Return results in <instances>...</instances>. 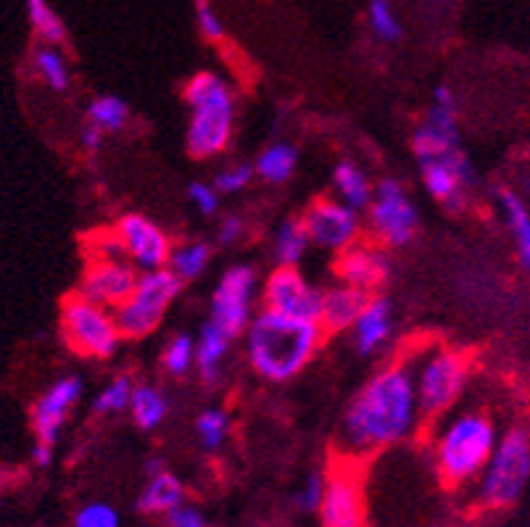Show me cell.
<instances>
[{
    "label": "cell",
    "instance_id": "cell-31",
    "mask_svg": "<svg viewBox=\"0 0 530 527\" xmlns=\"http://www.w3.org/2000/svg\"><path fill=\"white\" fill-rule=\"evenodd\" d=\"M85 116H88V124L98 127L103 135H109V132L124 130V124L130 119V106L119 95H98L90 101Z\"/></svg>",
    "mask_w": 530,
    "mask_h": 527
},
{
    "label": "cell",
    "instance_id": "cell-27",
    "mask_svg": "<svg viewBox=\"0 0 530 527\" xmlns=\"http://www.w3.org/2000/svg\"><path fill=\"white\" fill-rule=\"evenodd\" d=\"M298 167V151L291 143H269L254 161L259 180L269 185H283L293 177Z\"/></svg>",
    "mask_w": 530,
    "mask_h": 527
},
{
    "label": "cell",
    "instance_id": "cell-34",
    "mask_svg": "<svg viewBox=\"0 0 530 527\" xmlns=\"http://www.w3.org/2000/svg\"><path fill=\"white\" fill-rule=\"evenodd\" d=\"M132 393H135V383L130 375H117L114 380L103 385L101 393L95 396L93 412L95 414H119L130 412Z\"/></svg>",
    "mask_w": 530,
    "mask_h": 527
},
{
    "label": "cell",
    "instance_id": "cell-2",
    "mask_svg": "<svg viewBox=\"0 0 530 527\" xmlns=\"http://www.w3.org/2000/svg\"><path fill=\"white\" fill-rule=\"evenodd\" d=\"M243 335L248 364L269 383H288L301 375L327 338L317 319L291 317L272 309L259 311Z\"/></svg>",
    "mask_w": 530,
    "mask_h": 527
},
{
    "label": "cell",
    "instance_id": "cell-23",
    "mask_svg": "<svg viewBox=\"0 0 530 527\" xmlns=\"http://www.w3.org/2000/svg\"><path fill=\"white\" fill-rule=\"evenodd\" d=\"M333 190L351 209L367 211L375 195V185L356 161H338L333 167Z\"/></svg>",
    "mask_w": 530,
    "mask_h": 527
},
{
    "label": "cell",
    "instance_id": "cell-30",
    "mask_svg": "<svg viewBox=\"0 0 530 527\" xmlns=\"http://www.w3.org/2000/svg\"><path fill=\"white\" fill-rule=\"evenodd\" d=\"M211 261V246L204 240H190L182 246L172 248L169 256V269L180 277L182 282H193L204 275Z\"/></svg>",
    "mask_w": 530,
    "mask_h": 527
},
{
    "label": "cell",
    "instance_id": "cell-44",
    "mask_svg": "<svg viewBox=\"0 0 530 527\" xmlns=\"http://www.w3.org/2000/svg\"><path fill=\"white\" fill-rule=\"evenodd\" d=\"M80 143L88 153H98L103 148V132L98 130V127H93V124H88V127L82 130Z\"/></svg>",
    "mask_w": 530,
    "mask_h": 527
},
{
    "label": "cell",
    "instance_id": "cell-15",
    "mask_svg": "<svg viewBox=\"0 0 530 527\" xmlns=\"http://www.w3.org/2000/svg\"><path fill=\"white\" fill-rule=\"evenodd\" d=\"M262 301L264 309L320 322L322 290L314 288L298 267H277L264 282Z\"/></svg>",
    "mask_w": 530,
    "mask_h": 527
},
{
    "label": "cell",
    "instance_id": "cell-21",
    "mask_svg": "<svg viewBox=\"0 0 530 527\" xmlns=\"http://www.w3.org/2000/svg\"><path fill=\"white\" fill-rule=\"evenodd\" d=\"M372 293L362 288H354L349 282L333 285L330 290H322V314L320 325L325 327L327 335L349 333L356 317L362 314Z\"/></svg>",
    "mask_w": 530,
    "mask_h": 527
},
{
    "label": "cell",
    "instance_id": "cell-22",
    "mask_svg": "<svg viewBox=\"0 0 530 527\" xmlns=\"http://www.w3.org/2000/svg\"><path fill=\"white\" fill-rule=\"evenodd\" d=\"M233 335L225 333L217 322H206L196 338V372L204 385H217L222 380V364L230 354Z\"/></svg>",
    "mask_w": 530,
    "mask_h": 527
},
{
    "label": "cell",
    "instance_id": "cell-14",
    "mask_svg": "<svg viewBox=\"0 0 530 527\" xmlns=\"http://www.w3.org/2000/svg\"><path fill=\"white\" fill-rule=\"evenodd\" d=\"M320 517L325 527H364L367 506L359 472L351 464H338L330 470L322 493Z\"/></svg>",
    "mask_w": 530,
    "mask_h": 527
},
{
    "label": "cell",
    "instance_id": "cell-5",
    "mask_svg": "<svg viewBox=\"0 0 530 527\" xmlns=\"http://www.w3.org/2000/svg\"><path fill=\"white\" fill-rule=\"evenodd\" d=\"M414 385L422 417L436 419L451 412L470 380V359L449 346H430L412 356Z\"/></svg>",
    "mask_w": 530,
    "mask_h": 527
},
{
    "label": "cell",
    "instance_id": "cell-9",
    "mask_svg": "<svg viewBox=\"0 0 530 527\" xmlns=\"http://www.w3.org/2000/svg\"><path fill=\"white\" fill-rule=\"evenodd\" d=\"M367 219L375 238L388 248H404L412 243L420 227V211L399 180H380L375 185Z\"/></svg>",
    "mask_w": 530,
    "mask_h": 527
},
{
    "label": "cell",
    "instance_id": "cell-7",
    "mask_svg": "<svg viewBox=\"0 0 530 527\" xmlns=\"http://www.w3.org/2000/svg\"><path fill=\"white\" fill-rule=\"evenodd\" d=\"M61 330L72 351L88 359H109L124 340L114 309L95 304L82 293L66 298L61 306Z\"/></svg>",
    "mask_w": 530,
    "mask_h": 527
},
{
    "label": "cell",
    "instance_id": "cell-19",
    "mask_svg": "<svg viewBox=\"0 0 530 527\" xmlns=\"http://www.w3.org/2000/svg\"><path fill=\"white\" fill-rule=\"evenodd\" d=\"M391 269V259L385 248L362 243V240H356L354 246L338 253L335 259V275L341 277V282H349L367 293L383 288L391 277Z\"/></svg>",
    "mask_w": 530,
    "mask_h": 527
},
{
    "label": "cell",
    "instance_id": "cell-37",
    "mask_svg": "<svg viewBox=\"0 0 530 527\" xmlns=\"http://www.w3.org/2000/svg\"><path fill=\"white\" fill-rule=\"evenodd\" d=\"M254 164H230V167L219 169L217 177H214V188L219 190V193L225 195H233V193H240V190H246L248 185H251V180H254Z\"/></svg>",
    "mask_w": 530,
    "mask_h": 527
},
{
    "label": "cell",
    "instance_id": "cell-6",
    "mask_svg": "<svg viewBox=\"0 0 530 527\" xmlns=\"http://www.w3.org/2000/svg\"><path fill=\"white\" fill-rule=\"evenodd\" d=\"M182 293V280L169 267L140 272L138 285L122 306L114 309L124 340H140L151 335L167 317L169 306Z\"/></svg>",
    "mask_w": 530,
    "mask_h": 527
},
{
    "label": "cell",
    "instance_id": "cell-12",
    "mask_svg": "<svg viewBox=\"0 0 530 527\" xmlns=\"http://www.w3.org/2000/svg\"><path fill=\"white\" fill-rule=\"evenodd\" d=\"M304 227L309 243L322 251L341 253L351 248L362 235L359 211L351 209L341 198H317L304 211Z\"/></svg>",
    "mask_w": 530,
    "mask_h": 527
},
{
    "label": "cell",
    "instance_id": "cell-1",
    "mask_svg": "<svg viewBox=\"0 0 530 527\" xmlns=\"http://www.w3.org/2000/svg\"><path fill=\"white\" fill-rule=\"evenodd\" d=\"M422 417L412 361H391L351 398L343 414L341 443L346 456L380 454L407 441Z\"/></svg>",
    "mask_w": 530,
    "mask_h": 527
},
{
    "label": "cell",
    "instance_id": "cell-8",
    "mask_svg": "<svg viewBox=\"0 0 530 527\" xmlns=\"http://www.w3.org/2000/svg\"><path fill=\"white\" fill-rule=\"evenodd\" d=\"M530 480V435L512 427L491 454L480 480V499L488 506H509L520 499Z\"/></svg>",
    "mask_w": 530,
    "mask_h": 527
},
{
    "label": "cell",
    "instance_id": "cell-40",
    "mask_svg": "<svg viewBox=\"0 0 530 527\" xmlns=\"http://www.w3.org/2000/svg\"><path fill=\"white\" fill-rule=\"evenodd\" d=\"M74 527H119V514L109 504H88L77 512Z\"/></svg>",
    "mask_w": 530,
    "mask_h": 527
},
{
    "label": "cell",
    "instance_id": "cell-39",
    "mask_svg": "<svg viewBox=\"0 0 530 527\" xmlns=\"http://www.w3.org/2000/svg\"><path fill=\"white\" fill-rule=\"evenodd\" d=\"M219 190L214 188V182H190L188 185V201L196 206L198 214L204 217H214L219 211Z\"/></svg>",
    "mask_w": 530,
    "mask_h": 527
},
{
    "label": "cell",
    "instance_id": "cell-4",
    "mask_svg": "<svg viewBox=\"0 0 530 527\" xmlns=\"http://www.w3.org/2000/svg\"><path fill=\"white\" fill-rule=\"evenodd\" d=\"M494 451V422L488 414L475 412V409H467V412L446 419V425L438 430L436 446H433L438 475L451 488L472 483L475 477L483 475Z\"/></svg>",
    "mask_w": 530,
    "mask_h": 527
},
{
    "label": "cell",
    "instance_id": "cell-3",
    "mask_svg": "<svg viewBox=\"0 0 530 527\" xmlns=\"http://www.w3.org/2000/svg\"><path fill=\"white\" fill-rule=\"evenodd\" d=\"M190 109L185 145L193 159H217L230 148L235 130V95L219 74L198 72L185 82Z\"/></svg>",
    "mask_w": 530,
    "mask_h": 527
},
{
    "label": "cell",
    "instance_id": "cell-26",
    "mask_svg": "<svg viewBox=\"0 0 530 527\" xmlns=\"http://www.w3.org/2000/svg\"><path fill=\"white\" fill-rule=\"evenodd\" d=\"M130 414L140 430H156L169 417V398L159 385L140 383L135 385L130 401Z\"/></svg>",
    "mask_w": 530,
    "mask_h": 527
},
{
    "label": "cell",
    "instance_id": "cell-25",
    "mask_svg": "<svg viewBox=\"0 0 530 527\" xmlns=\"http://www.w3.org/2000/svg\"><path fill=\"white\" fill-rule=\"evenodd\" d=\"M182 504V483L169 470L148 475V483L138 499V509L146 514H169Z\"/></svg>",
    "mask_w": 530,
    "mask_h": 527
},
{
    "label": "cell",
    "instance_id": "cell-11",
    "mask_svg": "<svg viewBox=\"0 0 530 527\" xmlns=\"http://www.w3.org/2000/svg\"><path fill=\"white\" fill-rule=\"evenodd\" d=\"M459 122H457V95L449 85H438L433 90L425 119L417 124L412 135V151L417 161L441 159L459 151Z\"/></svg>",
    "mask_w": 530,
    "mask_h": 527
},
{
    "label": "cell",
    "instance_id": "cell-16",
    "mask_svg": "<svg viewBox=\"0 0 530 527\" xmlns=\"http://www.w3.org/2000/svg\"><path fill=\"white\" fill-rule=\"evenodd\" d=\"M114 232L122 240L127 259L140 272L169 267V256H172V248L175 246H172L167 232L161 230L156 222H151L143 214H124V217H119Z\"/></svg>",
    "mask_w": 530,
    "mask_h": 527
},
{
    "label": "cell",
    "instance_id": "cell-38",
    "mask_svg": "<svg viewBox=\"0 0 530 527\" xmlns=\"http://www.w3.org/2000/svg\"><path fill=\"white\" fill-rule=\"evenodd\" d=\"M193 11H196V24L201 37L209 40V43H222L225 40V22L219 19L214 3L211 0H196Z\"/></svg>",
    "mask_w": 530,
    "mask_h": 527
},
{
    "label": "cell",
    "instance_id": "cell-33",
    "mask_svg": "<svg viewBox=\"0 0 530 527\" xmlns=\"http://www.w3.org/2000/svg\"><path fill=\"white\" fill-rule=\"evenodd\" d=\"M164 372L172 377H185L190 369H196V338L190 333H177L164 346V356H161Z\"/></svg>",
    "mask_w": 530,
    "mask_h": 527
},
{
    "label": "cell",
    "instance_id": "cell-29",
    "mask_svg": "<svg viewBox=\"0 0 530 527\" xmlns=\"http://www.w3.org/2000/svg\"><path fill=\"white\" fill-rule=\"evenodd\" d=\"M32 69L45 85L51 87L53 93H66L72 85V72L66 64L64 53L59 51V45L40 43L32 51Z\"/></svg>",
    "mask_w": 530,
    "mask_h": 527
},
{
    "label": "cell",
    "instance_id": "cell-42",
    "mask_svg": "<svg viewBox=\"0 0 530 527\" xmlns=\"http://www.w3.org/2000/svg\"><path fill=\"white\" fill-rule=\"evenodd\" d=\"M243 235H246V222H243L240 217H235V214H230V217H225L222 222H219V230H217L219 246H235Z\"/></svg>",
    "mask_w": 530,
    "mask_h": 527
},
{
    "label": "cell",
    "instance_id": "cell-24",
    "mask_svg": "<svg viewBox=\"0 0 530 527\" xmlns=\"http://www.w3.org/2000/svg\"><path fill=\"white\" fill-rule=\"evenodd\" d=\"M309 235H306L304 219L288 217L277 224L275 235H272V256H275L277 267H298L309 251Z\"/></svg>",
    "mask_w": 530,
    "mask_h": 527
},
{
    "label": "cell",
    "instance_id": "cell-36",
    "mask_svg": "<svg viewBox=\"0 0 530 527\" xmlns=\"http://www.w3.org/2000/svg\"><path fill=\"white\" fill-rule=\"evenodd\" d=\"M367 22H370L372 35L378 37L380 43H399L401 40L399 14L393 11L388 0H370V6H367Z\"/></svg>",
    "mask_w": 530,
    "mask_h": 527
},
{
    "label": "cell",
    "instance_id": "cell-35",
    "mask_svg": "<svg viewBox=\"0 0 530 527\" xmlns=\"http://www.w3.org/2000/svg\"><path fill=\"white\" fill-rule=\"evenodd\" d=\"M196 435L201 446L209 448V451H217L230 435V414L225 409H219V406L204 409L196 419Z\"/></svg>",
    "mask_w": 530,
    "mask_h": 527
},
{
    "label": "cell",
    "instance_id": "cell-32",
    "mask_svg": "<svg viewBox=\"0 0 530 527\" xmlns=\"http://www.w3.org/2000/svg\"><path fill=\"white\" fill-rule=\"evenodd\" d=\"M27 16H30L32 29L43 43L61 45L66 40V27L61 16L53 11L51 0H27Z\"/></svg>",
    "mask_w": 530,
    "mask_h": 527
},
{
    "label": "cell",
    "instance_id": "cell-28",
    "mask_svg": "<svg viewBox=\"0 0 530 527\" xmlns=\"http://www.w3.org/2000/svg\"><path fill=\"white\" fill-rule=\"evenodd\" d=\"M501 201V211H504V222H507V230L515 240V251L517 259L523 264L525 269L530 272V211L523 201H520V195L504 193L499 195Z\"/></svg>",
    "mask_w": 530,
    "mask_h": 527
},
{
    "label": "cell",
    "instance_id": "cell-13",
    "mask_svg": "<svg viewBox=\"0 0 530 527\" xmlns=\"http://www.w3.org/2000/svg\"><path fill=\"white\" fill-rule=\"evenodd\" d=\"M420 177L430 198L449 211L465 209L467 193L478 185V172L462 148L441 159L420 161Z\"/></svg>",
    "mask_w": 530,
    "mask_h": 527
},
{
    "label": "cell",
    "instance_id": "cell-17",
    "mask_svg": "<svg viewBox=\"0 0 530 527\" xmlns=\"http://www.w3.org/2000/svg\"><path fill=\"white\" fill-rule=\"evenodd\" d=\"M82 377L66 375L59 377L43 396L37 398L32 406V430H35V441L45 446H56L61 430H64L66 419L82 398Z\"/></svg>",
    "mask_w": 530,
    "mask_h": 527
},
{
    "label": "cell",
    "instance_id": "cell-45",
    "mask_svg": "<svg viewBox=\"0 0 530 527\" xmlns=\"http://www.w3.org/2000/svg\"><path fill=\"white\" fill-rule=\"evenodd\" d=\"M32 459H35L37 467H48L53 459V446H45V443H37L35 441V448H32Z\"/></svg>",
    "mask_w": 530,
    "mask_h": 527
},
{
    "label": "cell",
    "instance_id": "cell-18",
    "mask_svg": "<svg viewBox=\"0 0 530 527\" xmlns=\"http://www.w3.org/2000/svg\"><path fill=\"white\" fill-rule=\"evenodd\" d=\"M140 269L127 259H93L82 275L80 293L109 309L122 306L135 290Z\"/></svg>",
    "mask_w": 530,
    "mask_h": 527
},
{
    "label": "cell",
    "instance_id": "cell-20",
    "mask_svg": "<svg viewBox=\"0 0 530 527\" xmlns=\"http://www.w3.org/2000/svg\"><path fill=\"white\" fill-rule=\"evenodd\" d=\"M393 335V304L385 296H370L349 330L351 348L359 356H375Z\"/></svg>",
    "mask_w": 530,
    "mask_h": 527
},
{
    "label": "cell",
    "instance_id": "cell-43",
    "mask_svg": "<svg viewBox=\"0 0 530 527\" xmlns=\"http://www.w3.org/2000/svg\"><path fill=\"white\" fill-rule=\"evenodd\" d=\"M167 517H169V527H206L204 514L198 512V509H193V506L180 504L177 509H172Z\"/></svg>",
    "mask_w": 530,
    "mask_h": 527
},
{
    "label": "cell",
    "instance_id": "cell-41",
    "mask_svg": "<svg viewBox=\"0 0 530 527\" xmlns=\"http://www.w3.org/2000/svg\"><path fill=\"white\" fill-rule=\"evenodd\" d=\"M322 493H325V477L320 472H312V475L306 477V483L296 491L293 501H296L301 512H314V509H320Z\"/></svg>",
    "mask_w": 530,
    "mask_h": 527
},
{
    "label": "cell",
    "instance_id": "cell-46",
    "mask_svg": "<svg viewBox=\"0 0 530 527\" xmlns=\"http://www.w3.org/2000/svg\"><path fill=\"white\" fill-rule=\"evenodd\" d=\"M0 506H3V504H0Z\"/></svg>",
    "mask_w": 530,
    "mask_h": 527
},
{
    "label": "cell",
    "instance_id": "cell-10",
    "mask_svg": "<svg viewBox=\"0 0 530 527\" xmlns=\"http://www.w3.org/2000/svg\"><path fill=\"white\" fill-rule=\"evenodd\" d=\"M256 269L248 264H233L219 277L211 293V322H217L233 338L243 335L251 325L256 298Z\"/></svg>",
    "mask_w": 530,
    "mask_h": 527
}]
</instances>
